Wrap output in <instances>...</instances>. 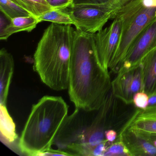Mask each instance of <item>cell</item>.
Masks as SVG:
<instances>
[{
    "mask_svg": "<svg viewBox=\"0 0 156 156\" xmlns=\"http://www.w3.org/2000/svg\"><path fill=\"white\" fill-rule=\"evenodd\" d=\"M68 94L76 109L98 110L112 90L108 71L98 57L92 34L76 29L72 48Z\"/></svg>",
    "mask_w": 156,
    "mask_h": 156,
    "instance_id": "cell-1",
    "label": "cell"
},
{
    "mask_svg": "<svg viewBox=\"0 0 156 156\" xmlns=\"http://www.w3.org/2000/svg\"><path fill=\"white\" fill-rule=\"evenodd\" d=\"M51 23L44 30L34 55V69L51 89H68L75 30Z\"/></svg>",
    "mask_w": 156,
    "mask_h": 156,
    "instance_id": "cell-2",
    "label": "cell"
},
{
    "mask_svg": "<svg viewBox=\"0 0 156 156\" xmlns=\"http://www.w3.org/2000/svg\"><path fill=\"white\" fill-rule=\"evenodd\" d=\"M68 113V106L61 97H43L32 108L19 140L20 151L39 156L50 149Z\"/></svg>",
    "mask_w": 156,
    "mask_h": 156,
    "instance_id": "cell-3",
    "label": "cell"
},
{
    "mask_svg": "<svg viewBox=\"0 0 156 156\" xmlns=\"http://www.w3.org/2000/svg\"><path fill=\"white\" fill-rule=\"evenodd\" d=\"M156 17V8L144 11L122 23L119 44L109 66L111 73H117L128 51L138 36Z\"/></svg>",
    "mask_w": 156,
    "mask_h": 156,
    "instance_id": "cell-4",
    "label": "cell"
},
{
    "mask_svg": "<svg viewBox=\"0 0 156 156\" xmlns=\"http://www.w3.org/2000/svg\"><path fill=\"white\" fill-rule=\"evenodd\" d=\"M64 10L70 15L76 30L89 34L104 29L112 17V12L101 4H73Z\"/></svg>",
    "mask_w": 156,
    "mask_h": 156,
    "instance_id": "cell-5",
    "label": "cell"
},
{
    "mask_svg": "<svg viewBox=\"0 0 156 156\" xmlns=\"http://www.w3.org/2000/svg\"><path fill=\"white\" fill-rule=\"evenodd\" d=\"M122 30V22L119 19H115L109 26L92 34L100 63L108 72L110 63L119 44Z\"/></svg>",
    "mask_w": 156,
    "mask_h": 156,
    "instance_id": "cell-6",
    "label": "cell"
},
{
    "mask_svg": "<svg viewBox=\"0 0 156 156\" xmlns=\"http://www.w3.org/2000/svg\"><path fill=\"white\" fill-rule=\"evenodd\" d=\"M112 91L115 97L125 104L133 103L134 95L143 91V73L140 65L119 70L112 81Z\"/></svg>",
    "mask_w": 156,
    "mask_h": 156,
    "instance_id": "cell-7",
    "label": "cell"
},
{
    "mask_svg": "<svg viewBox=\"0 0 156 156\" xmlns=\"http://www.w3.org/2000/svg\"><path fill=\"white\" fill-rule=\"evenodd\" d=\"M114 94L112 90L99 113L92 123L81 131L74 143H82L91 147H95L105 140V131L113 104Z\"/></svg>",
    "mask_w": 156,
    "mask_h": 156,
    "instance_id": "cell-8",
    "label": "cell"
},
{
    "mask_svg": "<svg viewBox=\"0 0 156 156\" xmlns=\"http://www.w3.org/2000/svg\"><path fill=\"white\" fill-rule=\"evenodd\" d=\"M156 41V17L132 44L119 70L130 69L138 65L144 56L154 47Z\"/></svg>",
    "mask_w": 156,
    "mask_h": 156,
    "instance_id": "cell-9",
    "label": "cell"
},
{
    "mask_svg": "<svg viewBox=\"0 0 156 156\" xmlns=\"http://www.w3.org/2000/svg\"><path fill=\"white\" fill-rule=\"evenodd\" d=\"M119 139L126 146L131 156H156V148L141 132L123 128Z\"/></svg>",
    "mask_w": 156,
    "mask_h": 156,
    "instance_id": "cell-10",
    "label": "cell"
},
{
    "mask_svg": "<svg viewBox=\"0 0 156 156\" xmlns=\"http://www.w3.org/2000/svg\"><path fill=\"white\" fill-rule=\"evenodd\" d=\"M123 128L156 134V105L136 111Z\"/></svg>",
    "mask_w": 156,
    "mask_h": 156,
    "instance_id": "cell-11",
    "label": "cell"
},
{
    "mask_svg": "<svg viewBox=\"0 0 156 156\" xmlns=\"http://www.w3.org/2000/svg\"><path fill=\"white\" fill-rule=\"evenodd\" d=\"M14 70L13 56L6 49L2 48L0 51V105L7 106Z\"/></svg>",
    "mask_w": 156,
    "mask_h": 156,
    "instance_id": "cell-12",
    "label": "cell"
},
{
    "mask_svg": "<svg viewBox=\"0 0 156 156\" xmlns=\"http://www.w3.org/2000/svg\"><path fill=\"white\" fill-rule=\"evenodd\" d=\"M139 64L143 73V92L149 97L156 94V47L144 56Z\"/></svg>",
    "mask_w": 156,
    "mask_h": 156,
    "instance_id": "cell-13",
    "label": "cell"
},
{
    "mask_svg": "<svg viewBox=\"0 0 156 156\" xmlns=\"http://www.w3.org/2000/svg\"><path fill=\"white\" fill-rule=\"evenodd\" d=\"M10 21L9 24L0 30L1 41H6L12 34L21 32H30L40 23L38 18L33 15L17 17Z\"/></svg>",
    "mask_w": 156,
    "mask_h": 156,
    "instance_id": "cell-14",
    "label": "cell"
},
{
    "mask_svg": "<svg viewBox=\"0 0 156 156\" xmlns=\"http://www.w3.org/2000/svg\"><path fill=\"white\" fill-rule=\"evenodd\" d=\"M154 8H156V0H133L113 14L111 20L119 19L123 23L146 10Z\"/></svg>",
    "mask_w": 156,
    "mask_h": 156,
    "instance_id": "cell-15",
    "label": "cell"
},
{
    "mask_svg": "<svg viewBox=\"0 0 156 156\" xmlns=\"http://www.w3.org/2000/svg\"><path fill=\"white\" fill-rule=\"evenodd\" d=\"M0 131L1 140L4 143L11 144L18 138L16 125L8 112L7 106L0 105Z\"/></svg>",
    "mask_w": 156,
    "mask_h": 156,
    "instance_id": "cell-16",
    "label": "cell"
},
{
    "mask_svg": "<svg viewBox=\"0 0 156 156\" xmlns=\"http://www.w3.org/2000/svg\"><path fill=\"white\" fill-rule=\"evenodd\" d=\"M24 9L31 15L38 18L44 13L53 9L52 6L47 0H11Z\"/></svg>",
    "mask_w": 156,
    "mask_h": 156,
    "instance_id": "cell-17",
    "label": "cell"
},
{
    "mask_svg": "<svg viewBox=\"0 0 156 156\" xmlns=\"http://www.w3.org/2000/svg\"><path fill=\"white\" fill-rule=\"evenodd\" d=\"M38 19L40 23L49 21L61 25H73L74 24L73 20L66 12L55 7L53 9L38 17Z\"/></svg>",
    "mask_w": 156,
    "mask_h": 156,
    "instance_id": "cell-18",
    "label": "cell"
},
{
    "mask_svg": "<svg viewBox=\"0 0 156 156\" xmlns=\"http://www.w3.org/2000/svg\"><path fill=\"white\" fill-rule=\"evenodd\" d=\"M0 10L10 21L17 17L32 15L11 0H0Z\"/></svg>",
    "mask_w": 156,
    "mask_h": 156,
    "instance_id": "cell-19",
    "label": "cell"
},
{
    "mask_svg": "<svg viewBox=\"0 0 156 156\" xmlns=\"http://www.w3.org/2000/svg\"><path fill=\"white\" fill-rule=\"evenodd\" d=\"M104 156H131L128 149L124 142L119 139L108 146Z\"/></svg>",
    "mask_w": 156,
    "mask_h": 156,
    "instance_id": "cell-20",
    "label": "cell"
},
{
    "mask_svg": "<svg viewBox=\"0 0 156 156\" xmlns=\"http://www.w3.org/2000/svg\"><path fill=\"white\" fill-rule=\"evenodd\" d=\"M132 1L133 0H108L106 2L102 3L101 5L107 9L111 11L113 16V14Z\"/></svg>",
    "mask_w": 156,
    "mask_h": 156,
    "instance_id": "cell-21",
    "label": "cell"
},
{
    "mask_svg": "<svg viewBox=\"0 0 156 156\" xmlns=\"http://www.w3.org/2000/svg\"><path fill=\"white\" fill-rule=\"evenodd\" d=\"M149 96L143 91L138 92L134 95L133 103L140 109H144L148 106Z\"/></svg>",
    "mask_w": 156,
    "mask_h": 156,
    "instance_id": "cell-22",
    "label": "cell"
},
{
    "mask_svg": "<svg viewBox=\"0 0 156 156\" xmlns=\"http://www.w3.org/2000/svg\"><path fill=\"white\" fill-rule=\"evenodd\" d=\"M75 156L74 154H71L66 151H63L60 150L50 149L43 152L40 154L39 156Z\"/></svg>",
    "mask_w": 156,
    "mask_h": 156,
    "instance_id": "cell-23",
    "label": "cell"
},
{
    "mask_svg": "<svg viewBox=\"0 0 156 156\" xmlns=\"http://www.w3.org/2000/svg\"><path fill=\"white\" fill-rule=\"evenodd\" d=\"M49 3L52 6L62 9H66L70 6L68 0H50Z\"/></svg>",
    "mask_w": 156,
    "mask_h": 156,
    "instance_id": "cell-24",
    "label": "cell"
},
{
    "mask_svg": "<svg viewBox=\"0 0 156 156\" xmlns=\"http://www.w3.org/2000/svg\"><path fill=\"white\" fill-rule=\"evenodd\" d=\"M108 0H73V4H98L106 2Z\"/></svg>",
    "mask_w": 156,
    "mask_h": 156,
    "instance_id": "cell-25",
    "label": "cell"
},
{
    "mask_svg": "<svg viewBox=\"0 0 156 156\" xmlns=\"http://www.w3.org/2000/svg\"><path fill=\"white\" fill-rule=\"evenodd\" d=\"M117 134L114 129H107L105 131V138L108 142L112 143L116 139Z\"/></svg>",
    "mask_w": 156,
    "mask_h": 156,
    "instance_id": "cell-26",
    "label": "cell"
},
{
    "mask_svg": "<svg viewBox=\"0 0 156 156\" xmlns=\"http://www.w3.org/2000/svg\"><path fill=\"white\" fill-rule=\"evenodd\" d=\"M146 136L149 141L156 148V134L142 133Z\"/></svg>",
    "mask_w": 156,
    "mask_h": 156,
    "instance_id": "cell-27",
    "label": "cell"
},
{
    "mask_svg": "<svg viewBox=\"0 0 156 156\" xmlns=\"http://www.w3.org/2000/svg\"><path fill=\"white\" fill-rule=\"evenodd\" d=\"M155 105H156V94L151 96L149 98L148 106H153Z\"/></svg>",
    "mask_w": 156,
    "mask_h": 156,
    "instance_id": "cell-28",
    "label": "cell"
},
{
    "mask_svg": "<svg viewBox=\"0 0 156 156\" xmlns=\"http://www.w3.org/2000/svg\"><path fill=\"white\" fill-rule=\"evenodd\" d=\"M68 2L70 4V6H71V5H73V0H68Z\"/></svg>",
    "mask_w": 156,
    "mask_h": 156,
    "instance_id": "cell-29",
    "label": "cell"
},
{
    "mask_svg": "<svg viewBox=\"0 0 156 156\" xmlns=\"http://www.w3.org/2000/svg\"><path fill=\"white\" fill-rule=\"evenodd\" d=\"M156 47V42H155V45H154V47H153V48H152V49H153V48H155V47Z\"/></svg>",
    "mask_w": 156,
    "mask_h": 156,
    "instance_id": "cell-30",
    "label": "cell"
},
{
    "mask_svg": "<svg viewBox=\"0 0 156 156\" xmlns=\"http://www.w3.org/2000/svg\"><path fill=\"white\" fill-rule=\"evenodd\" d=\"M47 1L48 2H50V0H47Z\"/></svg>",
    "mask_w": 156,
    "mask_h": 156,
    "instance_id": "cell-31",
    "label": "cell"
}]
</instances>
